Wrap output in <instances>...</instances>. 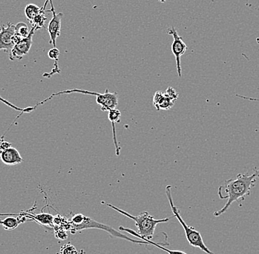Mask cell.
I'll return each mask as SVG.
<instances>
[{"instance_id": "7c38bea8", "label": "cell", "mask_w": 259, "mask_h": 254, "mask_svg": "<svg viewBox=\"0 0 259 254\" xmlns=\"http://www.w3.org/2000/svg\"><path fill=\"white\" fill-rule=\"evenodd\" d=\"M21 215H23L25 218H29V219L33 220L36 221L37 223L46 226H53V219L54 217L53 215L49 214V213H40V214H27V213H20Z\"/></svg>"}, {"instance_id": "d6986e66", "label": "cell", "mask_w": 259, "mask_h": 254, "mask_svg": "<svg viewBox=\"0 0 259 254\" xmlns=\"http://www.w3.org/2000/svg\"><path fill=\"white\" fill-rule=\"evenodd\" d=\"M59 254H78V251L72 244H65L61 247Z\"/></svg>"}, {"instance_id": "7a4b0ae2", "label": "cell", "mask_w": 259, "mask_h": 254, "mask_svg": "<svg viewBox=\"0 0 259 254\" xmlns=\"http://www.w3.org/2000/svg\"><path fill=\"white\" fill-rule=\"evenodd\" d=\"M102 203L108 207H111L113 210H116L118 213H121V214L124 215V216L131 218V220H134L136 226L137 227V233L136 231L131 230V229L124 228L123 226H120L119 229L121 231H125V232H127L128 234H131V235L134 236L137 238L141 239L142 240L144 239L151 240L153 238L157 225L161 223H166L169 221V218L160 220L155 219L153 215L149 214L147 212H144V213H141L140 215H137V216H134V215L126 213L124 210L113 206L111 204L105 203V202L103 201Z\"/></svg>"}, {"instance_id": "5bb4252c", "label": "cell", "mask_w": 259, "mask_h": 254, "mask_svg": "<svg viewBox=\"0 0 259 254\" xmlns=\"http://www.w3.org/2000/svg\"><path fill=\"white\" fill-rule=\"evenodd\" d=\"M47 11L42 9L40 8V11L39 14L35 16V19L31 22L32 27H35L37 30H40V29L45 28V22L48 20V18L45 16V12Z\"/></svg>"}, {"instance_id": "9c48e42d", "label": "cell", "mask_w": 259, "mask_h": 254, "mask_svg": "<svg viewBox=\"0 0 259 254\" xmlns=\"http://www.w3.org/2000/svg\"><path fill=\"white\" fill-rule=\"evenodd\" d=\"M0 159L7 166H15L23 162L20 153L16 148L13 147L4 151H0Z\"/></svg>"}, {"instance_id": "cb8c5ba5", "label": "cell", "mask_w": 259, "mask_h": 254, "mask_svg": "<svg viewBox=\"0 0 259 254\" xmlns=\"http://www.w3.org/2000/svg\"><path fill=\"white\" fill-rule=\"evenodd\" d=\"M158 1H159L160 3H164L165 2H166V0H158Z\"/></svg>"}, {"instance_id": "5b68a950", "label": "cell", "mask_w": 259, "mask_h": 254, "mask_svg": "<svg viewBox=\"0 0 259 254\" xmlns=\"http://www.w3.org/2000/svg\"><path fill=\"white\" fill-rule=\"evenodd\" d=\"M18 41L16 37V25L8 22L0 27V50H5L8 55Z\"/></svg>"}, {"instance_id": "ac0fdd59", "label": "cell", "mask_w": 259, "mask_h": 254, "mask_svg": "<svg viewBox=\"0 0 259 254\" xmlns=\"http://www.w3.org/2000/svg\"><path fill=\"white\" fill-rule=\"evenodd\" d=\"M0 101H2V103H3L5 104V105H8V107H10V108H13L14 110H16V111L21 112L20 116H22V114L24 113H30V112H32V111H34L33 108H31V107H30V108H25V109H22V108H18V107L15 106V105H13L12 103H10V101H8V100L5 99V98H3V97L0 95Z\"/></svg>"}, {"instance_id": "30bf717a", "label": "cell", "mask_w": 259, "mask_h": 254, "mask_svg": "<svg viewBox=\"0 0 259 254\" xmlns=\"http://www.w3.org/2000/svg\"><path fill=\"white\" fill-rule=\"evenodd\" d=\"M178 97H179V94L173 87H168L167 90L163 93V98L157 106L156 109L158 111H160V110H164V111L169 110L170 108L174 106Z\"/></svg>"}, {"instance_id": "ba28073f", "label": "cell", "mask_w": 259, "mask_h": 254, "mask_svg": "<svg viewBox=\"0 0 259 254\" xmlns=\"http://www.w3.org/2000/svg\"><path fill=\"white\" fill-rule=\"evenodd\" d=\"M46 1H50V5H51V10L47 11L53 13V18L50 20L48 27L50 36V43H53V48H56V40L61 34V19H62L64 14L63 13L57 14L54 6H53V0H46Z\"/></svg>"}, {"instance_id": "2e32d148", "label": "cell", "mask_w": 259, "mask_h": 254, "mask_svg": "<svg viewBox=\"0 0 259 254\" xmlns=\"http://www.w3.org/2000/svg\"><path fill=\"white\" fill-rule=\"evenodd\" d=\"M30 31L28 26L24 22H20L16 24V37L18 40L26 38Z\"/></svg>"}, {"instance_id": "8fae6325", "label": "cell", "mask_w": 259, "mask_h": 254, "mask_svg": "<svg viewBox=\"0 0 259 254\" xmlns=\"http://www.w3.org/2000/svg\"><path fill=\"white\" fill-rule=\"evenodd\" d=\"M121 112L119 110L115 109L110 110L108 111V119L112 125L113 142H114L115 147H116V154L117 156H119L120 154V147L118 145L117 140H116V129H115V124L119 123L121 119Z\"/></svg>"}, {"instance_id": "e0dca14e", "label": "cell", "mask_w": 259, "mask_h": 254, "mask_svg": "<svg viewBox=\"0 0 259 254\" xmlns=\"http://www.w3.org/2000/svg\"><path fill=\"white\" fill-rule=\"evenodd\" d=\"M142 240L147 242V243H148V245H154V246L158 247V248L161 249V250H163V251L166 252L168 254H187L185 252L181 251V250H169V249L166 248V247L160 245V244H166V245H168V242H166V243H163V242H162V243H156V242L150 240V239H142Z\"/></svg>"}, {"instance_id": "9a60e30c", "label": "cell", "mask_w": 259, "mask_h": 254, "mask_svg": "<svg viewBox=\"0 0 259 254\" xmlns=\"http://www.w3.org/2000/svg\"><path fill=\"white\" fill-rule=\"evenodd\" d=\"M40 11V8L37 6L36 5L28 4L24 9V14H25L26 17L28 19L29 22L31 23L35 16L39 14Z\"/></svg>"}, {"instance_id": "6da1fadb", "label": "cell", "mask_w": 259, "mask_h": 254, "mask_svg": "<svg viewBox=\"0 0 259 254\" xmlns=\"http://www.w3.org/2000/svg\"><path fill=\"white\" fill-rule=\"evenodd\" d=\"M258 178L259 168H255L252 174H239L234 179L225 181L219 187L218 195L220 198L228 200L225 206L215 212L213 215L219 217L224 214L234 202L242 206V202L250 195L252 188Z\"/></svg>"}, {"instance_id": "603a6c76", "label": "cell", "mask_w": 259, "mask_h": 254, "mask_svg": "<svg viewBox=\"0 0 259 254\" xmlns=\"http://www.w3.org/2000/svg\"><path fill=\"white\" fill-rule=\"evenodd\" d=\"M236 95L237 97H239V98H243V99L249 100V101H259V98H250V97L244 96V95L239 94H236Z\"/></svg>"}, {"instance_id": "52a82bcc", "label": "cell", "mask_w": 259, "mask_h": 254, "mask_svg": "<svg viewBox=\"0 0 259 254\" xmlns=\"http://www.w3.org/2000/svg\"><path fill=\"white\" fill-rule=\"evenodd\" d=\"M36 29L32 27L30 33L26 38H22L16 42L15 46L11 50L9 54V58L11 61L14 60H22L26 55L28 54L32 44V37Z\"/></svg>"}, {"instance_id": "44dd1931", "label": "cell", "mask_w": 259, "mask_h": 254, "mask_svg": "<svg viewBox=\"0 0 259 254\" xmlns=\"http://www.w3.org/2000/svg\"><path fill=\"white\" fill-rule=\"evenodd\" d=\"M56 236L57 238L61 239V240H64V239H67L68 237L67 233L63 228L62 229H58L56 230Z\"/></svg>"}, {"instance_id": "277c9868", "label": "cell", "mask_w": 259, "mask_h": 254, "mask_svg": "<svg viewBox=\"0 0 259 254\" xmlns=\"http://www.w3.org/2000/svg\"><path fill=\"white\" fill-rule=\"evenodd\" d=\"M100 229V230H104L108 232V234H111L112 237H118V238L125 239V240L130 241V242H134V243L139 244V245H148V243L144 240H137V239H134L131 238V237H127V236L124 235V234H121L115 229H113L111 226H107V225L103 224L95 221V220L92 219L89 217H85L84 221L81 224L78 226H72L71 227L70 231L72 234H75L77 231H82L85 230V229Z\"/></svg>"}, {"instance_id": "4fadbf2b", "label": "cell", "mask_w": 259, "mask_h": 254, "mask_svg": "<svg viewBox=\"0 0 259 254\" xmlns=\"http://www.w3.org/2000/svg\"><path fill=\"white\" fill-rule=\"evenodd\" d=\"M20 215L18 218H14V217H8L5 220H0V225L3 226L6 230H13L15 229L19 226V225L22 224L27 221V218L23 216V215Z\"/></svg>"}, {"instance_id": "7402d4cb", "label": "cell", "mask_w": 259, "mask_h": 254, "mask_svg": "<svg viewBox=\"0 0 259 254\" xmlns=\"http://www.w3.org/2000/svg\"><path fill=\"white\" fill-rule=\"evenodd\" d=\"M11 143L6 141L3 138L0 139V151H4V150L11 148Z\"/></svg>"}, {"instance_id": "ffe728a7", "label": "cell", "mask_w": 259, "mask_h": 254, "mask_svg": "<svg viewBox=\"0 0 259 254\" xmlns=\"http://www.w3.org/2000/svg\"><path fill=\"white\" fill-rule=\"evenodd\" d=\"M60 56V51L58 48H53L49 51L48 56L50 59L54 60L55 62L58 61V57Z\"/></svg>"}, {"instance_id": "3957f363", "label": "cell", "mask_w": 259, "mask_h": 254, "mask_svg": "<svg viewBox=\"0 0 259 254\" xmlns=\"http://www.w3.org/2000/svg\"><path fill=\"white\" fill-rule=\"evenodd\" d=\"M166 194L168 200H169L171 211H172L174 216L177 218L178 221H179L181 226L184 228V231H185L186 239H187L189 245H192V247H198V248H200V250L207 254H215L206 246L205 242H204L203 239H202L201 234H200L198 231L196 230L194 227L188 226L185 221H184V219H183L182 217L181 216L179 210H178V207L173 203L172 197H171V186H166Z\"/></svg>"}, {"instance_id": "8992f818", "label": "cell", "mask_w": 259, "mask_h": 254, "mask_svg": "<svg viewBox=\"0 0 259 254\" xmlns=\"http://www.w3.org/2000/svg\"><path fill=\"white\" fill-rule=\"evenodd\" d=\"M167 32L168 34L172 35L173 37L171 52H172L174 56L176 57L178 77H181V76H182V69H181V56L185 54L188 47L184 40H183L182 37L178 35L177 30L175 27H172L168 29Z\"/></svg>"}]
</instances>
